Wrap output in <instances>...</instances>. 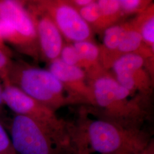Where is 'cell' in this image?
I'll return each instance as SVG.
<instances>
[{"mask_svg": "<svg viewBox=\"0 0 154 154\" xmlns=\"http://www.w3.org/2000/svg\"><path fill=\"white\" fill-rule=\"evenodd\" d=\"M149 60L152 61L138 54H128L118 58L111 68L114 78L122 86L148 102L153 90Z\"/></svg>", "mask_w": 154, "mask_h": 154, "instance_id": "cell-6", "label": "cell"}, {"mask_svg": "<svg viewBox=\"0 0 154 154\" xmlns=\"http://www.w3.org/2000/svg\"><path fill=\"white\" fill-rule=\"evenodd\" d=\"M123 16L140 14L152 5L151 1L147 0H119Z\"/></svg>", "mask_w": 154, "mask_h": 154, "instance_id": "cell-14", "label": "cell"}, {"mask_svg": "<svg viewBox=\"0 0 154 154\" xmlns=\"http://www.w3.org/2000/svg\"><path fill=\"white\" fill-rule=\"evenodd\" d=\"M0 78L1 79V74H0Z\"/></svg>", "mask_w": 154, "mask_h": 154, "instance_id": "cell-21", "label": "cell"}, {"mask_svg": "<svg viewBox=\"0 0 154 154\" xmlns=\"http://www.w3.org/2000/svg\"><path fill=\"white\" fill-rule=\"evenodd\" d=\"M4 106L5 105L4 104V102L2 97V88L0 86V115L2 114V113Z\"/></svg>", "mask_w": 154, "mask_h": 154, "instance_id": "cell-18", "label": "cell"}, {"mask_svg": "<svg viewBox=\"0 0 154 154\" xmlns=\"http://www.w3.org/2000/svg\"><path fill=\"white\" fill-rule=\"evenodd\" d=\"M102 17L105 29L117 24L122 17L119 0H98L97 1Z\"/></svg>", "mask_w": 154, "mask_h": 154, "instance_id": "cell-12", "label": "cell"}, {"mask_svg": "<svg viewBox=\"0 0 154 154\" xmlns=\"http://www.w3.org/2000/svg\"><path fill=\"white\" fill-rule=\"evenodd\" d=\"M25 5L35 25L39 53L49 62L58 58L65 44L60 30L35 1L25 2Z\"/></svg>", "mask_w": 154, "mask_h": 154, "instance_id": "cell-10", "label": "cell"}, {"mask_svg": "<svg viewBox=\"0 0 154 154\" xmlns=\"http://www.w3.org/2000/svg\"><path fill=\"white\" fill-rule=\"evenodd\" d=\"M2 88L4 105L15 112L41 124L51 132L63 151L74 154L71 137V122L56 115L55 111L41 103L24 93L20 88L7 81Z\"/></svg>", "mask_w": 154, "mask_h": 154, "instance_id": "cell-4", "label": "cell"}, {"mask_svg": "<svg viewBox=\"0 0 154 154\" xmlns=\"http://www.w3.org/2000/svg\"><path fill=\"white\" fill-rule=\"evenodd\" d=\"M48 70L62 84L71 105L90 106L93 102L91 83L83 69L67 65L60 58L49 62Z\"/></svg>", "mask_w": 154, "mask_h": 154, "instance_id": "cell-8", "label": "cell"}, {"mask_svg": "<svg viewBox=\"0 0 154 154\" xmlns=\"http://www.w3.org/2000/svg\"><path fill=\"white\" fill-rule=\"evenodd\" d=\"M93 102L82 107L88 114L131 130H142L149 117V102L134 95L107 72L91 82Z\"/></svg>", "mask_w": 154, "mask_h": 154, "instance_id": "cell-2", "label": "cell"}, {"mask_svg": "<svg viewBox=\"0 0 154 154\" xmlns=\"http://www.w3.org/2000/svg\"><path fill=\"white\" fill-rule=\"evenodd\" d=\"M77 154H90L89 153L88 151L87 150H85V149H83V150H81V151H79Z\"/></svg>", "mask_w": 154, "mask_h": 154, "instance_id": "cell-19", "label": "cell"}, {"mask_svg": "<svg viewBox=\"0 0 154 154\" xmlns=\"http://www.w3.org/2000/svg\"><path fill=\"white\" fill-rule=\"evenodd\" d=\"M67 65L77 66L81 69L82 62L77 50L72 44H64L59 57Z\"/></svg>", "mask_w": 154, "mask_h": 154, "instance_id": "cell-15", "label": "cell"}, {"mask_svg": "<svg viewBox=\"0 0 154 154\" xmlns=\"http://www.w3.org/2000/svg\"><path fill=\"white\" fill-rule=\"evenodd\" d=\"M72 4L77 10L85 7L86 6L90 5L92 2H93L94 0H72L69 1Z\"/></svg>", "mask_w": 154, "mask_h": 154, "instance_id": "cell-17", "label": "cell"}, {"mask_svg": "<svg viewBox=\"0 0 154 154\" xmlns=\"http://www.w3.org/2000/svg\"><path fill=\"white\" fill-rule=\"evenodd\" d=\"M0 154H17L11 139L0 123Z\"/></svg>", "mask_w": 154, "mask_h": 154, "instance_id": "cell-16", "label": "cell"}, {"mask_svg": "<svg viewBox=\"0 0 154 154\" xmlns=\"http://www.w3.org/2000/svg\"><path fill=\"white\" fill-rule=\"evenodd\" d=\"M10 132L17 154H60L63 151L48 129L26 116L16 115Z\"/></svg>", "mask_w": 154, "mask_h": 154, "instance_id": "cell-5", "label": "cell"}, {"mask_svg": "<svg viewBox=\"0 0 154 154\" xmlns=\"http://www.w3.org/2000/svg\"><path fill=\"white\" fill-rule=\"evenodd\" d=\"M0 18L11 23L21 42V50L36 57L39 52L37 35L32 18L25 2L13 0H0Z\"/></svg>", "mask_w": 154, "mask_h": 154, "instance_id": "cell-9", "label": "cell"}, {"mask_svg": "<svg viewBox=\"0 0 154 154\" xmlns=\"http://www.w3.org/2000/svg\"><path fill=\"white\" fill-rule=\"evenodd\" d=\"M78 11L93 31L98 33L104 32L105 26L97 1H94L90 5L78 9Z\"/></svg>", "mask_w": 154, "mask_h": 154, "instance_id": "cell-13", "label": "cell"}, {"mask_svg": "<svg viewBox=\"0 0 154 154\" xmlns=\"http://www.w3.org/2000/svg\"><path fill=\"white\" fill-rule=\"evenodd\" d=\"M5 81L55 111L71 105L62 84L48 70L13 62Z\"/></svg>", "mask_w": 154, "mask_h": 154, "instance_id": "cell-3", "label": "cell"}, {"mask_svg": "<svg viewBox=\"0 0 154 154\" xmlns=\"http://www.w3.org/2000/svg\"><path fill=\"white\" fill-rule=\"evenodd\" d=\"M72 140L74 154L81 149L90 154H139L151 140L142 130L127 129L98 118L92 119L83 109L77 122H72Z\"/></svg>", "mask_w": 154, "mask_h": 154, "instance_id": "cell-1", "label": "cell"}, {"mask_svg": "<svg viewBox=\"0 0 154 154\" xmlns=\"http://www.w3.org/2000/svg\"><path fill=\"white\" fill-rule=\"evenodd\" d=\"M52 19L63 38L69 42L93 41V30L69 1H36Z\"/></svg>", "mask_w": 154, "mask_h": 154, "instance_id": "cell-7", "label": "cell"}, {"mask_svg": "<svg viewBox=\"0 0 154 154\" xmlns=\"http://www.w3.org/2000/svg\"><path fill=\"white\" fill-rule=\"evenodd\" d=\"M116 154H137L134 153V152H120V153H118Z\"/></svg>", "mask_w": 154, "mask_h": 154, "instance_id": "cell-20", "label": "cell"}, {"mask_svg": "<svg viewBox=\"0 0 154 154\" xmlns=\"http://www.w3.org/2000/svg\"><path fill=\"white\" fill-rule=\"evenodd\" d=\"M132 23L139 32L143 42L154 50V13L153 4L133 21Z\"/></svg>", "mask_w": 154, "mask_h": 154, "instance_id": "cell-11", "label": "cell"}]
</instances>
